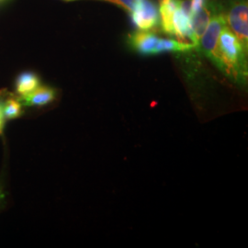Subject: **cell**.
<instances>
[{
	"label": "cell",
	"mask_w": 248,
	"mask_h": 248,
	"mask_svg": "<svg viewBox=\"0 0 248 248\" xmlns=\"http://www.w3.org/2000/svg\"><path fill=\"white\" fill-rule=\"evenodd\" d=\"M213 63L231 79L245 84L248 79V50L228 26L219 37Z\"/></svg>",
	"instance_id": "1"
},
{
	"label": "cell",
	"mask_w": 248,
	"mask_h": 248,
	"mask_svg": "<svg viewBox=\"0 0 248 248\" xmlns=\"http://www.w3.org/2000/svg\"><path fill=\"white\" fill-rule=\"evenodd\" d=\"M248 0L231 1L228 10L225 14L226 23L247 50L248 49Z\"/></svg>",
	"instance_id": "2"
},
{
	"label": "cell",
	"mask_w": 248,
	"mask_h": 248,
	"mask_svg": "<svg viewBox=\"0 0 248 248\" xmlns=\"http://www.w3.org/2000/svg\"><path fill=\"white\" fill-rule=\"evenodd\" d=\"M225 26H227L225 14L217 9L211 18L203 34L201 37L199 49H201V51L212 62H214L219 37Z\"/></svg>",
	"instance_id": "3"
},
{
	"label": "cell",
	"mask_w": 248,
	"mask_h": 248,
	"mask_svg": "<svg viewBox=\"0 0 248 248\" xmlns=\"http://www.w3.org/2000/svg\"><path fill=\"white\" fill-rule=\"evenodd\" d=\"M134 25L141 31H151L159 24L158 7L151 0H142L130 13Z\"/></svg>",
	"instance_id": "4"
},
{
	"label": "cell",
	"mask_w": 248,
	"mask_h": 248,
	"mask_svg": "<svg viewBox=\"0 0 248 248\" xmlns=\"http://www.w3.org/2000/svg\"><path fill=\"white\" fill-rule=\"evenodd\" d=\"M190 2L179 0L177 9L172 17V36L177 37L179 41H185L190 35Z\"/></svg>",
	"instance_id": "5"
},
{
	"label": "cell",
	"mask_w": 248,
	"mask_h": 248,
	"mask_svg": "<svg viewBox=\"0 0 248 248\" xmlns=\"http://www.w3.org/2000/svg\"><path fill=\"white\" fill-rule=\"evenodd\" d=\"M216 9L217 8L215 6L206 3L202 9L191 15L190 35L188 39L195 48L199 49L201 37L203 34Z\"/></svg>",
	"instance_id": "6"
},
{
	"label": "cell",
	"mask_w": 248,
	"mask_h": 248,
	"mask_svg": "<svg viewBox=\"0 0 248 248\" xmlns=\"http://www.w3.org/2000/svg\"><path fill=\"white\" fill-rule=\"evenodd\" d=\"M160 37L150 31H137L130 35L129 43L133 49L143 55L156 54Z\"/></svg>",
	"instance_id": "7"
},
{
	"label": "cell",
	"mask_w": 248,
	"mask_h": 248,
	"mask_svg": "<svg viewBox=\"0 0 248 248\" xmlns=\"http://www.w3.org/2000/svg\"><path fill=\"white\" fill-rule=\"evenodd\" d=\"M55 98V89L46 86H40L26 96L19 97L18 100L24 106L43 107L52 103Z\"/></svg>",
	"instance_id": "8"
},
{
	"label": "cell",
	"mask_w": 248,
	"mask_h": 248,
	"mask_svg": "<svg viewBox=\"0 0 248 248\" xmlns=\"http://www.w3.org/2000/svg\"><path fill=\"white\" fill-rule=\"evenodd\" d=\"M41 86L39 76L34 72L25 71L20 73L15 81L16 91L20 97L26 96Z\"/></svg>",
	"instance_id": "9"
},
{
	"label": "cell",
	"mask_w": 248,
	"mask_h": 248,
	"mask_svg": "<svg viewBox=\"0 0 248 248\" xmlns=\"http://www.w3.org/2000/svg\"><path fill=\"white\" fill-rule=\"evenodd\" d=\"M179 0H160V22L165 33L172 36V17L177 9Z\"/></svg>",
	"instance_id": "10"
},
{
	"label": "cell",
	"mask_w": 248,
	"mask_h": 248,
	"mask_svg": "<svg viewBox=\"0 0 248 248\" xmlns=\"http://www.w3.org/2000/svg\"><path fill=\"white\" fill-rule=\"evenodd\" d=\"M194 48L195 46L191 43H186L185 41L160 38L156 48V54L162 53H186Z\"/></svg>",
	"instance_id": "11"
},
{
	"label": "cell",
	"mask_w": 248,
	"mask_h": 248,
	"mask_svg": "<svg viewBox=\"0 0 248 248\" xmlns=\"http://www.w3.org/2000/svg\"><path fill=\"white\" fill-rule=\"evenodd\" d=\"M2 109L5 120H14L22 115V104L18 98H7L2 103Z\"/></svg>",
	"instance_id": "12"
},
{
	"label": "cell",
	"mask_w": 248,
	"mask_h": 248,
	"mask_svg": "<svg viewBox=\"0 0 248 248\" xmlns=\"http://www.w3.org/2000/svg\"><path fill=\"white\" fill-rule=\"evenodd\" d=\"M207 0H191L190 1V12L191 15L199 11L207 3Z\"/></svg>",
	"instance_id": "13"
},
{
	"label": "cell",
	"mask_w": 248,
	"mask_h": 248,
	"mask_svg": "<svg viewBox=\"0 0 248 248\" xmlns=\"http://www.w3.org/2000/svg\"><path fill=\"white\" fill-rule=\"evenodd\" d=\"M4 126H5V118H4V114H3L2 103L0 102V134L3 132Z\"/></svg>",
	"instance_id": "14"
},
{
	"label": "cell",
	"mask_w": 248,
	"mask_h": 248,
	"mask_svg": "<svg viewBox=\"0 0 248 248\" xmlns=\"http://www.w3.org/2000/svg\"><path fill=\"white\" fill-rule=\"evenodd\" d=\"M4 192H3V189H2V186L0 185V202L4 200Z\"/></svg>",
	"instance_id": "15"
},
{
	"label": "cell",
	"mask_w": 248,
	"mask_h": 248,
	"mask_svg": "<svg viewBox=\"0 0 248 248\" xmlns=\"http://www.w3.org/2000/svg\"><path fill=\"white\" fill-rule=\"evenodd\" d=\"M5 1H8V0H0V3H1V2H5Z\"/></svg>",
	"instance_id": "16"
},
{
	"label": "cell",
	"mask_w": 248,
	"mask_h": 248,
	"mask_svg": "<svg viewBox=\"0 0 248 248\" xmlns=\"http://www.w3.org/2000/svg\"><path fill=\"white\" fill-rule=\"evenodd\" d=\"M64 1H76V0H64Z\"/></svg>",
	"instance_id": "17"
}]
</instances>
